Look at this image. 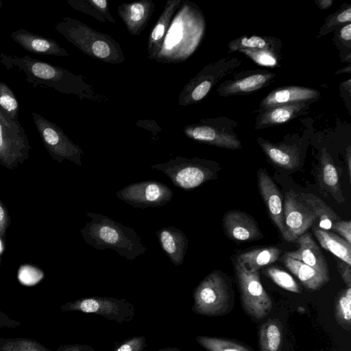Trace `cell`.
I'll use <instances>...</instances> for the list:
<instances>
[{"label":"cell","instance_id":"obj_1","mask_svg":"<svg viewBox=\"0 0 351 351\" xmlns=\"http://www.w3.org/2000/svg\"><path fill=\"white\" fill-rule=\"evenodd\" d=\"M0 62L8 71L15 69L23 73L25 80L34 87L44 86L60 93L75 95L80 99H101L83 76L75 75L60 66L27 55L20 58L3 53H0Z\"/></svg>","mask_w":351,"mask_h":351},{"label":"cell","instance_id":"obj_2","mask_svg":"<svg viewBox=\"0 0 351 351\" xmlns=\"http://www.w3.org/2000/svg\"><path fill=\"white\" fill-rule=\"evenodd\" d=\"M206 23L197 5L185 0L175 13L154 60L160 63L186 61L199 47Z\"/></svg>","mask_w":351,"mask_h":351},{"label":"cell","instance_id":"obj_3","mask_svg":"<svg viewBox=\"0 0 351 351\" xmlns=\"http://www.w3.org/2000/svg\"><path fill=\"white\" fill-rule=\"evenodd\" d=\"M90 220L80 230L83 239L96 250H112L128 261L144 255L147 248L141 237L130 227L108 216L87 212Z\"/></svg>","mask_w":351,"mask_h":351},{"label":"cell","instance_id":"obj_4","mask_svg":"<svg viewBox=\"0 0 351 351\" xmlns=\"http://www.w3.org/2000/svg\"><path fill=\"white\" fill-rule=\"evenodd\" d=\"M55 29L84 54L112 64L125 61L123 51L112 36L75 19L64 16Z\"/></svg>","mask_w":351,"mask_h":351},{"label":"cell","instance_id":"obj_5","mask_svg":"<svg viewBox=\"0 0 351 351\" xmlns=\"http://www.w3.org/2000/svg\"><path fill=\"white\" fill-rule=\"evenodd\" d=\"M192 311L205 316H219L232 307V289L220 271L208 274L195 287Z\"/></svg>","mask_w":351,"mask_h":351},{"label":"cell","instance_id":"obj_6","mask_svg":"<svg viewBox=\"0 0 351 351\" xmlns=\"http://www.w3.org/2000/svg\"><path fill=\"white\" fill-rule=\"evenodd\" d=\"M212 161L197 157L188 158L176 156L163 163L151 166V169L162 171L173 184L184 191H191L216 178V170Z\"/></svg>","mask_w":351,"mask_h":351},{"label":"cell","instance_id":"obj_7","mask_svg":"<svg viewBox=\"0 0 351 351\" xmlns=\"http://www.w3.org/2000/svg\"><path fill=\"white\" fill-rule=\"evenodd\" d=\"M234 268L244 310L254 319L265 317L271 311L273 304L261 282L258 271L247 269L237 259Z\"/></svg>","mask_w":351,"mask_h":351},{"label":"cell","instance_id":"obj_8","mask_svg":"<svg viewBox=\"0 0 351 351\" xmlns=\"http://www.w3.org/2000/svg\"><path fill=\"white\" fill-rule=\"evenodd\" d=\"M62 311H79L97 315L123 324L132 321L135 315L134 304L125 299L106 296H90L69 302L60 307Z\"/></svg>","mask_w":351,"mask_h":351},{"label":"cell","instance_id":"obj_9","mask_svg":"<svg viewBox=\"0 0 351 351\" xmlns=\"http://www.w3.org/2000/svg\"><path fill=\"white\" fill-rule=\"evenodd\" d=\"M32 118L45 148L54 160L62 162L66 159L82 165L84 152L59 126L36 112H32Z\"/></svg>","mask_w":351,"mask_h":351},{"label":"cell","instance_id":"obj_10","mask_svg":"<svg viewBox=\"0 0 351 351\" xmlns=\"http://www.w3.org/2000/svg\"><path fill=\"white\" fill-rule=\"evenodd\" d=\"M30 149L27 136L18 121H14L0 110V163L14 168L28 156Z\"/></svg>","mask_w":351,"mask_h":351},{"label":"cell","instance_id":"obj_11","mask_svg":"<svg viewBox=\"0 0 351 351\" xmlns=\"http://www.w3.org/2000/svg\"><path fill=\"white\" fill-rule=\"evenodd\" d=\"M117 198L137 208L161 207L169 202L173 191L165 184L156 180L132 183L116 193Z\"/></svg>","mask_w":351,"mask_h":351},{"label":"cell","instance_id":"obj_12","mask_svg":"<svg viewBox=\"0 0 351 351\" xmlns=\"http://www.w3.org/2000/svg\"><path fill=\"white\" fill-rule=\"evenodd\" d=\"M284 200V221L288 241H293L306 232L317 217L309 205L293 190L286 193Z\"/></svg>","mask_w":351,"mask_h":351},{"label":"cell","instance_id":"obj_13","mask_svg":"<svg viewBox=\"0 0 351 351\" xmlns=\"http://www.w3.org/2000/svg\"><path fill=\"white\" fill-rule=\"evenodd\" d=\"M257 182L261 195L266 205L268 214L282 237L288 241L284 221V207L281 193L276 183L264 169L257 171Z\"/></svg>","mask_w":351,"mask_h":351},{"label":"cell","instance_id":"obj_14","mask_svg":"<svg viewBox=\"0 0 351 351\" xmlns=\"http://www.w3.org/2000/svg\"><path fill=\"white\" fill-rule=\"evenodd\" d=\"M223 227L226 235L234 241H252L263 237L254 218L241 210L226 213L223 217Z\"/></svg>","mask_w":351,"mask_h":351},{"label":"cell","instance_id":"obj_15","mask_svg":"<svg viewBox=\"0 0 351 351\" xmlns=\"http://www.w3.org/2000/svg\"><path fill=\"white\" fill-rule=\"evenodd\" d=\"M183 131L188 138L201 143L231 149L242 147L241 141L234 133L218 129L205 121L189 125Z\"/></svg>","mask_w":351,"mask_h":351},{"label":"cell","instance_id":"obj_16","mask_svg":"<svg viewBox=\"0 0 351 351\" xmlns=\"http://www.w3.org/2000/svg\"><path fill=\"white\" fill-rule=\"evenodd\" d=\"M152 0H140L122 3L117 8V13L132 36H138L149 23L154 10Z\"/></svg>","mask_w":351,"mask_h":351},{"label":"cell","instance_id":"obj_17","mask_svg":"<svg viewBox=\"0 0 351 351\" xmlns=\"http://www.w3.org/2000/svg\"><path fill=\"white\" fill-rule=\"evenodd\" d=\"M11 38L28 52L46 56L65 57L69 53L53 39L46 38L23 28L11 33Z\"/></svg>","mask_w":351,"mask_h":351},{"label":"cell","instance_id":"obj_18","mask_svg":"<svg viewBox=\"0 0 351 351\" xmlns=\"http://www.w3.org/2000/svg\"><path fill=\"white\" fill-rule=\"evenodd\" d=\"M160 245L176 267L184 263L186 253L189 240L186 234L178 228L167 226L156 232Z\"/></svg>","mask_w":351,"mask_h":351},{"label":"cell","instance_id":"obj_19","mask_svg":"<svg viewBox=\"0 0 351 351\" xmlns=\"http://www.w3.org/2000/svg\"><path fill=\"white\" fill-rule=\"evenodd\" d=\"M296 240L299 247L295 250L287 252L285 254L302 261L322 275L330 278L326 260L311 234L305 232Z\"/></svg>","mask_w":351,"mask_h":351},{"label":"cell","instance_id":"obj_20","mask_svg":"<svg viewBox=\"0 0 351 351\" xmlns=\"http://www.w3.org/2000/svg\"><path fill=\"white\" fill-rule=\"evenodd\" d=\"M210 70L211 64L206 66L183 87L178 95L179 105L193 104L204 99L221 76L219 73H213Z\"/></svg>","mask_w":351,"mask_h":351},{"label":"cell","instance_id":"obj_21","mask_svg":"<svg viewBox=\"0 0 351 351\" xmlns=\"http://www.w3.org/2000/svg\"><path fill=\"white\" fill-rule=\"evenodd\" d=\"M320 93L308 87L291 86L278 88L269 93L260 104L262 110L279 105L317 99Z\"/></svg>","mask_w":351,"mask_h":351},{"label":"cell","instance_id":"obj_22","mask_svg":"<svg viewBox=\"0 0 351 351\" xmlns=\"http://www.w3.org/2000/svg\"><path fill=\"white\" fill-rule=\"evenodd\" d=\"M311 101H300L264 109L256 118L255 128L260 129L287 122L307 110Z\"/></svg>","mask_w":351,"mask_h":351},{"label":"cell","instance_id":"obj_23","mask_svg":"<svg viewBox=\"0 0 351 351\" xmlns=\"http://www.w3.org/2000/svg\"><path fill=\"white\" fill-rule=\"evenodd\" d=\"M183 0H169L164 10L150 32L147 43V57L154 60L159 52L162 40L177 10Z\"/></svg>","mask_w":351,"mask_h":351},{"label":"cell","instance_id":"obj_24","mask_svg":"<svg viewBox=\"0 0 351 351\" xmlns=\"http://www.w3.org/2000/svg\"><path fill=\"white\" fill-rule=\"evenodd\" d=\"M274 77V73L261 71L245 77L226 81L219 87L217 92L222 96L249 93L269 84Z\"/></svg>","mask_w":351,"mask_h":351},{"label":"cell","instance_id":"obj_25","mask_svg":"<svg viewBox=\"0 0 351 351\" xmlns=\"http://www.w3.org/2000/svg\"><path fill=\"white\" fill-rule=\"evenodd\" d=\"M318 180L321 188L330 193L337 203L345 202L337 170L325 148L322 150L320 155Z\"/></svg>","mask_w":351,"mask_h":351},{"label":"cell","instance_id":"obj_26","mask_svg":"<svg viewBox=\"0 0 351 351\" xmlns=\"http://www.w3.org/2000/svg\"><path fill=\"white\" fill-rule=\"evenodd\" d=\"M258 143L268 158L276 165L288 170L300 165V155L296 147L285 144H274L259 138Z\"/></svg>","mask_w":351,"mask_h":351},{"label":"cell","instance_id":"obj_27","mask_svg":"<svg viewBox=\"0 0 351 351\" xmlns=\"http://www.w3.org/2000/svg\"><path fill=\"white\" fill-rule=\"evenodd\" d=\"M282 261L285 266L293 274L310 290H317L328 282V278L302 261L293 258L285 254Z\"/></svg>","mask_w":351,"mask_h":351},{"label":"cell","instance_id":"obj_28","mask_svg":"<svg viewBox=\"0 0 351 351\" xmlns=\"http://www.w3.org/2000/svg\"><path fill=\"white\" fill-rule=\"evenodd\" d=\"M313 234L321 246L330 251L339 259L351 265V244L337 234L318 228L313 229Z\"/></svg>","mask_w":351,"mask_h":351},{"label":"cell","instance_id":"obj_29","mask_svg":"<svg viewBox=\"0 0 351 351\" xmlns=\"http://www.w3.org/2000/svg\"><path fill=\"white\" fill-rule=\"evenodd\" d=\"M280 254V249L275 247H259L241 253L236 259L247 269L256 271L260 268L276 262Z\"/></svg>","mask_w":351,"mask_h":351},{"label":"cell","instance_id":"obj_30","mask_svg":"<svg viewBox=\"0 0 351 351\" xmlns=\"http://www.w3.org/2000/svg\"><path fill=\"white\" fill-rule=\"evenodd\" d=\"M298 194L309 205L319 218L320 229L328 231L337 221L341 220L338 215L321 198L311 193H298Z\"/></svg>","mask_w":351,"mask_h":351},{"label":"cell","instance_id":"obj_31","mask_svg":"<svg viewBox=\"0 0 351 351\" xmlns=\"http://www.w3.org/2000/svg\"><path fill=\"white\" fill-rule=\"evenodd\" d=\"M69 5L77 11L88 14L101 23H115L109 11L106 0H67Z\"/></svg>","mask_w":351,"mask_h":351},{"label":"cell","instance_id":"obj_32","mask_svg":"<svg viewBox=\"0 0 351 351\" xmlns=\"http://www.w3.org/2000/svg\"><path fill=\"white\" fill-rule=\"evenodd\" d=\"M282 327L278 319L266 321L259 330L261 351H278L282 342Z\"/></svg>","mask_w":351,"mask_h":351},{"label":"cell","instance_id":"obj_33","mask_svg":"<svg viewBox=\"0 0 351 351\" xmlns=\"http://www.w3.org/2000/svg\"><path fill=\"white\" fill-rule=\"evenodd\" d=\"M195 339L207 351H253L248 346L228 339L199 335Z\"/></svg>","mask_w":351,"mask_h":351},{"label":"cell","instance_id":"obj_34","mask_svg":"<svg viewBox=\"0 0 351 351\" xmlns=\"http://www.w3.org/2000/svg\"><path fill=\"white\" fill-rule=\"evenodd\" d=\"M335 319L343 329L350 331L351 328V287H347L339 292L335 311Z\"/></svg>","mask_w":351,"mask_h":351},{"label":"cell","instance_id":"obj_35","mask_svg":"<svg viewBox=\"0 0 351 351\" xmlns=\"http://www.w3.org/2000/svg\"><path fill=\"white\" fill-rule=\"evenodd\" d=\"M229 51L233 52L240 49L267 50L274 52V44L272 40L258 36H242L231 41Z\"/></svg>","mask_w":351,"mask_h":351},{"label":"cell","instance_id":"obj_36","mask_svg":"<svg viewBox=\"0 0 351 351\" xmlns=\"http://www.w3.org/2000/svg\"><path fill=\"white\" fill-rule=\"evenodd\" d=\"M19 106L12 89L0 82V110L14 121H18Z\"/></svg>","mask_w":351,"mask_h":351},{"label":"cell","instance_id":"obj_37","mask_svg":"<svg viewBox=\"0 0 351 351\" xmlns=\"http://www.w3.org/2000/svg\"><path fill=\"white\" fill-rule=\"evenodd\" d=\"M266 275L281 288L293 293H300V287L294 278L287 272L276 267L265 269Z\"/></svg>","mask_w":351,"mask_h":351},{"label":"cell","instance_id":"obj_38","mask_svg":"<svg viewBox=\"0 0 351 351\" xmlns=\"http://www.w3.org/2000/svg\"><path fill=\"white\" fill-rule=\"evenodd\" d=\"M0 351H48L38 342L27 339L1 341Z\"/></svg>","mask_w":351,"mask_h":351},{"label":"cell","instance_id":"obj_39","mask_svg":"<svg viewBox=\"0 0 351 351\" xmlns=\"http://www.w3.org/2000/svg\"><path fill=\"white\" fill-rule=\"evenodd\" d=\"M239 51L243 53L259 65L271 67L278 65L274 52L267 50L248 49H240Z\"/></svg>","mask_w":351,"mask_h":351},{"label":"cell","instance_id":"obj_40","mask_svg":"<svg viewBox=\"0 0 351 351\" xmlns=\"http://www.w3.org/2000/svg\"><path fill=\"white\" fill-rule=\"evenodd\" d=\"M147 342L144 336H134L117 343L112 351H144Z\"/></svg>","mask_w":351,"mask_h":351},{"label":"cell","instance_id":"obj_41","mask_svg":"<svg viewBox=\"0 0 351 351\" xmlns=\"http://www.w3.org/2000/svg\"><path fill=\"white\" fill-rule=\"evenodd\" d=\"M43 276V272L38 269L30 266H22L19 272V278L25 285H33L39 281Z\"/></svg>","mask_w":351,"mask_h":351},{"label":"cell","instance_id":"obj_42","mask_svg":"<svg viewBox=\"0 0 351 351\" xmlns=\"http://www.w3.org/2000/svg\"><path fill=\"white\" fill-rule=\"evenodd\" d=\"M335 232L343 237L346 241L351 244V221L350 220H339L332 226Z\"/></svg>","mask_w":351,"mask_h":351},{"label":"cell","instance_id":"obj_43","mask_svg":"<svg viewBox=\"0 0 351 351\" xmlns=\"http://www.w3.org/2000/svg\"><path fill=\"white\" fill-rule=\"evenodd\" d=\"M337 267L347 287H351V265L338 258Z\"/></svg>","mask_w":351,"mask_h":351},{"label":"cell","instance_id":"obj_44","mask_svg":"<svg viewBox=\"0 0 351 351\" xmlns=\"http://www.w3.org/2000/svg\"><path fill=\"white\" fill-rule=\"evenodd\" d=\"M57 351H95L90 345L86 344H68L59 347Z\"/></svg>","mask_w":351,"mask_h":351},{"label":"cell","instance_id":"obj_45","mask_svg":"<svg viewBox=\"0 0 351 351\" xmlns=\"http://www.w3.org/2000/svg\"><path fill=\"white\" fill-rule=\"evenodd\" d=\"M8 223L7 212L0 202V237L3 236Z\"/></svg>","mask_w":351,"mask_h":351},{"label":"cell","instance_id":"obj_46","mask_svg":"<svg viewBox=\"0 0 351 351\" xmlns=\"http://www.w3.org/2000/svg\"><path fill=\"white\" fill-rule=\"evenodd\" d=\"M335 23H344L351 21V8L348 7L347 9L337 14L335 16Z\"/></svg>","mask_w":351,"mask_h":351},{"label":"cell","instance_id":"obj_47","mask_svg":"<svg viewBox=\"0 0 351 351\" xmlns=\"http://www.w3.org/2000/svg\"><path fill=\"white\" fill-rule=\"evenodd\" d=\"M19 325V322L11 319L0 311V329L3 327L14 328Z\"/></svg>","mask_w":351,"mask_h":351},{"label":"cell","instance_id":"obj_48","mask_svg":"<svg viewBox=\"0 0 351 351\" xmlns=\"http://www.w3.org/2000/svg\"><path fill=\"white\" fill-rule=\"evenodd\" d=\"M340 37L344 41L350 42L351 40V24L349 23L340 30Z\"/></svg>","mask_w":351,"mask_h":351},{"label":"cell","instance_id":"obj_49","mask_svg":"<svg viewBox=\"0 0 351 351\" xmlns=\"http://www.w3.org/2000/svg\"><path fill=\"white\" fill-rule=\"evenodd\" d=\"M346 160V164H347V167H348V176H349V178L350 180V178H351V150H350V146L347 149Z\"/></svg>","mask_w":351,"mask_h":351},{"label":"cell","instance_id":"obj_50","mask_svg":"<svg viewBox=\"0 0 351 351\" xmlns=\"http://www.w3.org/2000/svg\"><path fill=\"white\" fill-rule=\"evenodd\" d=\"M332 0H321L317 1V5L321 9H326L332 5Z\"/></svg>","mask_w":351,"mask_h":351},{"label":"cell","instance_id":"obj_51","mask_svg":"<svg viewBox=\"0 0 351 351\" xmlns=\"http://www.w3.org/2000/svg\"><path fill=\"white\" fill-rule=\"evenodd\" d=\"M157 351H181V350L177 348L167 347V348H164L158 350Z\"/></svg>","mask_w":351,"mask_h":351},{"label":"cell","instance_id":"obj_52","mask_svg":"<svg viewBox=\"0 0 351 351\" xmlns=\"http://www.w3.org/2000/svg\"><path fill=\"white\" fill-rule=\"evenodd\" d=\"M2 5H3L2 1H1V0H0V9H1V8L2 7Z\"/></svg>","mask_w":351,"mask_h":351},{"label":"cell","instance_id":"obj_53","mask_svg":"<svg viewBox=\"0 0 351 351\" xmlns=\"http://www.w3.org/2000/svg\"><path fill=\"white\" fill-rule=\"evenodd\" d=\"M1 242H0V250H1Z\"/></svg>","mask_w":351,"mask_h":351}]
</instances>
